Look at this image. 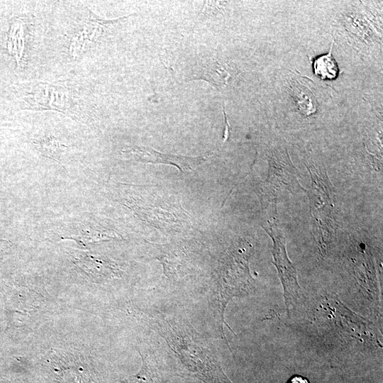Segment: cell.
Returning <instances> with one entry per match:
<instances>
[{
    "label": "cell",
    "instance_id": "cell-1",
    "mask_svg": "<svg viewBox=\"0 0 383 383\" xmlns=\"http://www.w3.org/2000/svg\"><path fill=\"white\" fill-rule=\"evenodd\" d=\"M136 313L168 345L174 356L178 376L204 383H232L223 370L211 340L186 318L152 309H138Z\"/></svg>",
    "mask_w": 383,
    "mask_h": 383
},
{
    "label": "cell",
    "instance_id": "cell-2",
    "mask_svg": "<svg viewBox=\"0 0 383 383\" xmlns=\"http://www.w3.org/2000/svg\"><path fill=\"white\" fill-rule=\"evenodd\" d=\"M252 282L247 260L240 250L227 252L218 260L209 285L207 301L216 331L226 341L223 331L226 307L232 298L249 294Z\"/></svg>",
    "mask_w": 383,
    "mask_h": 383
},
{
    "label": "cell",
    "instance_id": "cell-3",
    "mask_svg": "<svg viewBox=\"0 0 383 383\" xmlns=\"http://www.w3.org/2000/svg\"><path fill=\"white\" fill-rule=\"evenodd\" d=\"M311 186L307 190L312 217L314 239L321 252L326 253L337 232L334 187L324 168L306 162Z\"/></svg>",
    "mask_w": 383,
    "mask_h": 383
},
{
    "label": "cell",
    "instance_id": "cell-4",
    "mask_svg": "<svg viewBox=\"0 0 383 383\" xmlns=\"http://www.w3.org/2000/svg\"><path fill=\"white\" fill-rule=\"evenodd\" d=\"M276 202L275 199L261 203L266 217L262 226L273 241V263L277 269L284 287L286 304L289 307L300 296V287L296 269L287 256L284 235L277 219Z\"/></svg>",
    "mask_w": 383,
    "mask_h": 383
},
{
    "label": "cell",
    "instance_id": "cell-5",
    "mask_svg": "<svg viewBox=\"0 0 383 383\" xmlns=\"http://www.w3.org/2000/svg\"><path fill=\"white\" fill-rule=\"evenodd\" d=\"M134 160L145 163L164 164L175 166L182 173L193 171L207 159L210 154L201 156H184L167 154L156 151L152 148L129 146L123 150Z\"/></svg>",
    "mask_w": 383,
    "mask_h": 383
},
{
    "label": "cell",
    "instance_id": "cell-6",
    "mask_svg": "<svg viewBox=\"0 0 383 383\" xmlns=\"http://www.w3.org/2000/svg\"><path fill=\"white\" fill-rule=\"evenodd\" d=\"M142 365L134 375L128 377L123 383H168L170 379L178 375L175 367L167 365L152 352H140Z\"/></svg>",
    "mask_w": 383,
    "mask_h": 383
},
{
    "label": "cell",
    "instance_id": "cell-7",
    "mask_svg": "<svg viewBox=\"0 0 383 383\" xmlns=\"http://www.w3.org/2000/svg\"><path fill=\"white\" fill-rule=\"evenodd\" d=\"M197 65L195 79H204L215 87L225 86L231 77L232 68L228 63L220 62L215 59L207 58Z\"/></svg>",
    "mask_w": 383,
    "mask_h": 383
},
{
    "label": "cell",
    "instance_id": "cell-8",
    "mask_svg": "<svg viewBox=\"0 0 383 383\" xmlns=\"http://www.w3.org/2000/svg\"><path fill=\"white\" fill-rule=\"evenodd\" d=\"M313 72L322 79H333L338 74V67L330 52L316 57L313 61Z\"/></svg>",
    "mask_w": 383,
    "mask_h": 383
},
{
    "label": "cell",
    "instance_id": "cell-9",
    "mask_svg": "<svg viewBox=\"0 0 383 383\" xmlns=\"http://www.w3.org/2000/svg\"><path fill=\"white\" fill-rule=\"evenodd\" d=\"M287 383H310V382L306 377L296 374L292 376Z\"/></svg>",
    "mask_w": 383,
    "mask_h": 383
}]
</instances>
